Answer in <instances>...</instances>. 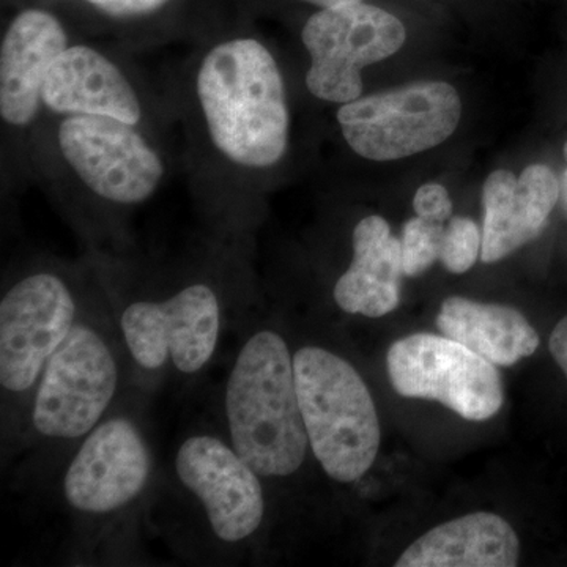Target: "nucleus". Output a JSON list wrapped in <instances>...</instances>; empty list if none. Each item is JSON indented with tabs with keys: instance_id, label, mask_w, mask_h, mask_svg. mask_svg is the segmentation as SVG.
<instances>
[{
	"instance_id": "nucleus-20",
	"label": "nucleus",
	"mask_w": 567,
	"mask_h": 567,
	"mask_svg": "<svg viewBox=\"0 0 567 567\" xmlns=\"http://www.w3.org/2000/svg\"><path fill=\"white\" fill-rule=\"evenodd\" d=\"M483 230L470 218H451L443 235L440 262L450 274H466L481 257Z\"/></svg>"
},
{
	"instance_id": "nucleus-17",
	"label": "nucleus",
	"mask_w": 567,
	"mask_h": 567,
	"mask_svg": "<svg viewBox=\"0 0 567 567\" xmlns=\"http://www.w3.org/2000/svg\"><path fill=\"white\" fill-rule=\"evenodd\" d=\"M520 540L498 514L480 511L453 518L417 537L395 567H514Z\"/></svg>"
},
{
	"instance_id": "nucleus-8",
	"label": "nucleus",
	"mask_w": 567,
	"mask_h": 567,
	"mask_svg": "<svg viewBox=\"0 0 567 567\" xmlns=\"http://www.w3.org/2000/svg\"><path fill=\"white\" fill-rule=\"evenodd\" d=\"M461 96L443 81H421L342 104L338 123L349 147L371 162L431 151L456 132Z\"/></svg>"
},
{
	"instance_id": "nucleus-9",
	"label": "nucleus",
	"mask_w": 567,
	"mask_h": 567,
	"mask_svg": "<svg viewBox=\"0 0 567 567\" xmlns=\"http://www.w3.org/2000/svg\"><path fill=\"white\" fill-rule=\"evenodd\" d=\"M405 39L402 21L371 3L320 9L301 32L311 59L306 87L322 102H353L363 92L361 73L365 66L394 55Z\"/></svg>"
},
{
	"instance_id": "nucleus-4",
	"label": "nucleus",
	"mask_w": 567,
	"mask_h": 567,
	"mask_svg": "<svg viewBox=\"0 0 567 567\" xmlns=\"http://www.w3.org/2000/svg\"><path fill=\"white\" fill-rule=\"evenodd\" d=\"M298 401L312 456L339 484L361 480L382 442L371 391L346 358L320 346L293 353Z\"/></svg>"
},
{
	"instance_id": "nucleus-1",
	"label": "nucleus",
	"mask_w": 567,
	"mask_h": 567,
	"mask_svg": "<svg viewBox=\"0 0 567 567\" xmlns=\"http://www.w3.org/2000/svg\"><path fill=\"white\" fill-rule=\"evenodd\" d=\"M128 365L117 312L82 297L73 330L41 375L20 447L44 456L73 453L118 405Z\"/></svg>"
},
{
	"instance_id": "nucleus-19",
	"label": "nucleus",
	"mask_w": 567,
	"mask_h": 567,
	"mask_svg": "<svg viewBox=\"0 0 567 567\" xmlns=\"http://www.w3.org/2000/svg\"><path fill=\"white\" fill-rule=\"evenodd\" d=\"M445 226L429 219H409L402 229V262L404 274L416 278L429 270L440 259Z\"/></svg>"
},
{
	"instance_id": "nucleus-13",
	"label": "nucleus",
	"mask_w": 567,
	"mask_h": 567,
	"mask_svg": "<svg viewBox=\"0 0 567 567\" xmlns=\"http://www.w3.org/2000/svg\"><path fill=\"white\" fill-rule=\"evenodd\" d=\"M559 200V181L550 167L532 164L520 175L499 169L483 186L481 260L496 264L532 244Z\"/></svg>"
},
{
	"instance_id": "nucleus-25",
	"label": "nucleus",
	"mask_w": 567,
	"mask_h": 567,
	"mask_svg": "<svg viewBox=\"0 0 567 567\" xmlns=\"http://www.w3.org/2000/svg\"><path fill=\"white\" fill-rule=\"evenodd\" d=\"M559 200H561L563 208H565L567 215V171L563 174L561 181H559Z\"/></svg>"
},
{
	"instance_id": "nucleus-10",
	"label": "nucleus",
	"mask_w": 567,
	"mask_h": 567,
	"mask_svg": "<svg viewBox=\"0 0 567 567\" xmlns=\"http://www.w3.org/2000/svg\"><path fill=\"white\" fill-rule=\"evenodd\" d=\"M386 365L395 393L440 402L466 421L491 420L505 402L496 365L445 334L399 339L388 350Z\"/></svg>"
},
{
	"instance_id": "nucleus-5",
	"label": "nucleus",
	"mask_w": 567,
	"mask_h": 567,
	"mask_svg": "<svg viewBox=\"0 0 567 567\" xmlns=\"http://www.w3.org/2000/svg\"><path fill=\"white\" fill-rule=\"evenodd\" d=\"M82 295L58 271L37 270L11 284L0 300L2 435L20 445L41 375L69 338Z\"/></svg>"
},
{
	"instance_id": "nucleus-2",
	"label": "nucleus",
	"mask_w": 567,
	"mask_h": 567,
	"mask_svg": "<svg viewBox=\"0 0 567 567\" xmlns=\"http://www.w3.org/2000/svg\"><path fill=\"white\" fill-rule=\"evenodd\" d=\"M227 440L265 481L293 476L308 457L293 353L274 328L246 334L224 385Z\"/></svg>"
},
{
	"instance_id": "nucleus-22",
	"label": "nucleus",
	"mask_w": 567,
	"mask_h": 567,
	"mask_svg": "<svg viewBox=\"0 0 567 567\" xmlns=\"http://www.w3.org/2000/svg\"><path fill=\"white\" fill-rule=\"evenodd\" d=\"M89 3L111 18H134L155 13L171 0H87Z\"/></svg>"
},
{
	"instance_id": "nucleus-3",
	"label": "nucleus",
	"mask_w": 567,
	"mask_h": 567,
	"mask_svg": "<svg viewBox=\"0 0 567 567\" xmlns=\"http://www.w3.org/2000/svg\"><path fill=\"white\" fill-rule=\"evenodd\" d=\"M197 100L213 145L229 162L265 169L289 144V107L281 70L259 40L213 47L197 70Z\"/></svg>"
},
{
	"instance_id": "nucleus-18",
	"label": "nucleus",
	"mask_w": 567,
	"mask_h": 567,
	"mask_svg": "<svg viewBox=\"0 0 567 567\" xmlns=\"http://www.w3.org/2000/svg\"><path fill=\"white\" fill-rule=\"evenodd\" d=\"M435 323L442 334L503 368L532 357L540 344L535 327L513 306L450 297Z\"/></svg>"
},
{
	"instance_id": "nucleus-16",
	"label": "nucleus",
	"mask_w": 567,
	"mask_h": 567,
	"mask_svg": "<svg viewBox=\"0 0 567 567\" xmlns=\"http://www.w3.org/2000/svg\"><path fill=\"white\" fill-rule=\"evenodd\" d=\"M352 245V262L334 284L336 305L347 315L385 317L401 303V240L382 216L372 215L354 226Z\"/></svg>"
},
{
	"instance_id": "nucleus-11",
	"label": "nucleus",
	"mask_w": 567,
	"mask_h": 567,
	"mask_svg": "<svg viewBox=\"0 0 567 567\" xmlns=\"http://www.w3.org/2000/svg\"><path fill=\"white\" fill-rule=\"evenodd\" d=\"M174 473L223 546H248L262 529L267 516L264 480L227 436L212 432L186 436L175 453Z\"/></svg>"
},
{
	"instance_id": "nucleus-24",
	"label": "nucleus",
	"mask_w": 567,
	"mask_h": 567,
	"mask_svg": "<svg viewBox=\"0 0 567 567\" xmlns=\"http://www.w3.org/2000/svg\"><path fill=\"white\" fill-rule=\"evenodd\" d=\"M300 2L311 3L319 9H331V7L344 6V3L363 2V0H300Z\"/></svg>"
},
{
	"instance_id": "nucleus-23",
	"label": "nucleus",
	"mask_w": 567,
	"mask_h": 567,
	"mask_svg": "<svg viewBox=\"0 0 567 567\" xmlns=\"http://www.w3.org/2000/svg\"><path fill=\"white\" fill-rule=\"evenodd\" d=\"M548 350L567 379V315L555 324L548 341Z\"/></svg>"
},
{
	"instance_id": "nucleus-15",
	"label": "nucleus",
	"mask_w": 567,
	"mask_h": 567,
	"mask_svg": "<svg viewBox=\"0 0 567 567\" xmlns=\"http://www.w3.org/2000/svg\"><path fill=\"white\" fill-rule=\"evenodd\" d=\"M43 104L63 115H102L137 125L140 96L123 71L102 52L73 44L47 74Z\"/></svg>"
},
{
	"instance_id": "nucleus-26",
	"label": "nucleus",
	"mask_w": 567,
	"mask_h": 567,
	"mask_svg": "<svg viewBox=\"0 0 567 567\" xmlns=\"http://www.w3.org/2000/svg\"><path fill=\"white\" fill-rule=\"evenodd\" d=\"M565 158H566V162H567V142H566V145H565Z\"/></svg>"
},
{
	"instance_id": "nucleus-14",
	"label": "nucleus",
	"mask_w": 567,
	"mask_h": 567,
	"mask_svg": "<svg viewBox=\"0 0 567 567\" xmlns=\"http://www.w3.org/2000/svg\"><path fill=\"white\" fill-rule=\"evenodd\" d=\"M62 22L47 10L14 17L0 47V115L11 126H28L43 104L52 63L69 48Z\"/></svg>"
},
{
	"instance_id": "nucleus-12",
	"label": "nucleus",
	"mask_w": 567,
	"mask_h": 567,
	"mask_svg": "<svg viewBox=\"0 0 567 567\" xmlns=\"http://www.w3.org/2000/svg\"><path fill=\"white\" fill-rule=\"evenodd\" d=\"M58 136L63 159L107 203H144L163 181L162 156L132 123L102 115H66Z\"/></svg>"
},
{
	"instance_id": "nucleus-7",
	"label": "nucleus",
	"mask_w": 567,
	"mask_h": 567,
	"mask_svg": "<svg viewBox=\"0 0 567 567\" xmlns=\"http://www.w3.org/2000/svg\"><path fill=\"white\" fill-rule=\"evenodd\" d=\"M153 475L155 461L140 421L115 406L70 454L63 499L82 520L110 524L140 506Z\"/></svg>"
},
{
	"instance_id": "nucleus-21",
	"label": "nucleus",
	"mask_w": 567,
	"mask_h": 567,
	"mask_svg": "<svg viewBox=\"0 0 567 567\" xmlns=\"http://www.w3.org/2000/svg\"><path fill=\"white\" fill-rule=\"evenodd\" d=\"M416 216L429 221L445 224L453 216V203L445 186L425 183L413 197Z\"/></svg>"
},
{
	"instance_id": "nucleus-6",
	"label": "nucleus",
	"mask_w": 567,
	"mask_h": 567,
	"mask_svg": "<svg viewBox=\"0 0 567 567\" xmlns=\"http://www.w3.org/2000/svg\"><path fill=\"white\" fill-rule=\"evenodd\" d=\"M134 372L156 377L200 374L215 358L223 331L221 297L208 282L183 286L166 298H141L117 312Z\"/></svg>"
}]
</instances>
